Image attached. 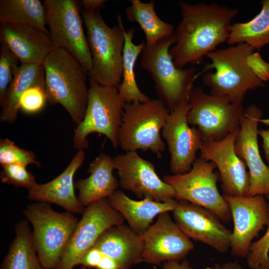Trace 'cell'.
I'll list each match as a JSON object with an SVG mask.
<instances>
[{
	"instance_id": "obj_15",
	"label": "cell",
	"mask_w": 269,
	"mask_h": 269,
	"mask_svg": "<svg viewBox=\"0 0 269 269\" xmlns=\"http://www.w3.org/2000/svg\"><path fill=\"white\" fill-rule=\"evenodd\" d=\"M188 101L170 112L162 129V136L170 154L169 166L173 174H184L191 169L196 152L200 150L203 142L198 129L190 127L187 122Z\"/></svg>"
},
{
	"instance_id": "obj_28",
	"label": "cell",
	"mask_w": 269,
	"mask_h": 269,
	"mask_svg": "<svg viewBox=\"0 0 269 269\" xmlns=\"http://www.w3.org/2000/svg\"><path fill=\"white\" fill-rule=\"evenodd\" d=\"M0 23L28 25L50 36L45 9L39 0H0Z\"/></svg>"
},
{
	"instance_id": "obj_7",
	"label": "cell",
	"mask_w": 269,
	"mask_h": 269,
	"mask_svg": "<svg viewBox=\"0 0 269 269\" xmlns=\"http://www.w3.org/2000/svg\"><path fill=\"white\" fill-rule=\"evenodd\" d=\"M89 98L83 120L75 129L73 145L75 149L88 146V136L97 133L105 135L114 148L120 146L119 132L126 103L118 88L102 86L89 78Z\"/></svg>"
},
{
	"instance_id": "obj_43",
	"label": "cell",
	"mask_w": 269,
	"mask_h": 269,
	"mask_svg": "<svg viewBox=\"0 0 269 269\" xmlns=\"http://www.w3.org/2000/svg\"><path fill=\"white\" fill-rule=\"evenodd\" d=\"M260 123L263 124L264 125L267 126L268 128V130L269 131V118L268 119H261L260 120Z\"/></svg>"
},
{
	"instance_id": "obj_22",
	"label": "cell",
	"mask_w": 269,
	"mask_h": 269,
	"mask_svg": "<svg viewBox=\"0 0 269 269\" xmlns=\"http://www.w3.org/2000/svg\"><path fill=\"white\" fill-rule=\"evenodd\" d=\"M94 247L115 260L120 269H130L142 262V235L124 224L113 226L103 232Z\"/></svg>"
},
{
	"instance_id": "obj_8",
	"label": "cell",
	"mask_w": 269,
	"mask_h": 269,
	"mask_svg": "<svg viewBox=\"0 0 269 269\" xmlns=\"http://www.w3.org/2000/svg\"><path fill=\"white\" fill-rule=\"evenodd\" d=\"M23 213L32 226L33 241L41 263L48 269H55L78 219L71 212L54 211L44 202L29 204Z\"/></svg>"
},
{
	"instance_id": "obj_41",
	"label": "cell",
	"mask_w": 269,
	"mask_h": 269,
	"mask_svg": "<svg viewBox=\"0 0 269 269\" xmlns=\"http://www.w3.org/2000/svg\"><path fill=\"white\" fill-rule=\"evenodd\" d=\"M259 135L262 139V146L266 160L269 164V131L261 129L259 131Z\"/></svg>"
},
{
	"instance_id": "obj_4",
	"label": "cell",
	"mask_w": 269,
	"mask_h": 269,
	"mask_svg": "<svg viewBox=\"0 0 269 269\" xmlns=\"http://www.w3.org/2000/svg\"><path fill=\"white\" fill-rule=\"evenodd\" d=\"M43 64L47 101L61 105L78 125L88 103V73L70 53L60 48L53 50Z\"/></svg>"
},
{
	"instance_id": "obj_36",
	"label": "cell",
	"mask_w": 269,
	"mask_h": 269,
	"mask_svg": "<svg viewBox=\"0 0 269 269\" xmlns=\"http://www.w3.org/2000/svg\"><path fill=\"white\" fill-rule=\"evenodd\" d=\"M247 64L253 73L261 81L269 80V63L264 60L259 51H254L247 59Z\"/></svg>"
},
{
	"instance_id": "obj_19",
	"label": "cell",
	"mask_w": 269,
	"mask_h": 269,
	"mask_svg": "<svg viewBox=\"0 0 269 269\" xmlns=\"http://www.w3.org/2000/svg\"><path fill=\"white\" fill-rule=\"evenodd\" d=\"M142 236V262L149 264L182 261L194 248L190 238L172 219L169 212L158 215L156 222Z\"/></svg>"
},
{
	"instance_id": "obj_23",
	"label": "cell",
	"mask_w": 269,
	"mask_h": 269,
	"mask_svg": "<svg viewBox=\"0 0 269 269\" xmlns=\"http://www.w3.org/2000/svg\"><path fill=\"white\" fill-rule=\"evenodd\" d=\"M108 199L112 207L123 215L129 226L139 235L146 232L156 216L173 211L178 202L173 199L160 202L148 197L134 200L120 190H116Z\"/></svg>"
},
{
	"instance_id": "obj_16",
	"label": "cell",
	"mask_w": 269,
	"mask_h": 269,
	"mask_svg": "<svg viewBox=\"0 0 269 269\" xmlns=\"http://www.w3.org/2000/svg\"><path fill=\"white\" fill-rule=\"evenodd\" d=\"M262 111L255 105L245 110L235 141V151L249 170L250 185L246 196L269 194V167L265 163L258 145V126Z\"/></svg>"
},
{
	"instance_id": "obj_21",
	"label": "cell",
	"mask_w": 269,
	"mask_h": 269,
	"mask_svg": "<svg viewBox=\"0 0 269 269\" xmlns=\"http://www.w3.org/2000/svg\"><path fill=\"white\" fill-rule=\"evenodd\" d=\"M85 158L83 149L79 150L65 170L50 181L36 183L28 190L31 200L54 203L72 213H83L85 209L76 197L74 176Z\"/></svg>"
},
{
	"instance_id": "obj_26",
	"label": "cell",
	"mask_w": 269,
	"mask_h": 269,
	"mask_svg": "<svg viewBox=\"0 0 269 269\" xmlns=\"http://www.w3.org/2000/svg\"><path fill=\"white\" fill-rule=\"evenodd\" d=\"M15 238L4 258L0 269H48L41 263L28 220L18 222Z\"/></svg>"
},
{
	"instance_id": "obj_14",
	"label": "cell",
	"mask_w": 269,
	"mask_h": 269,
	"mask_svg": "<svg viewBox=\"0 0 269 269\" xmlns=\"http://www.w3.org/2000/svg\"><path fill=\"white\" fill-rule=\"evenodd\" d=\"M113 160L123 189L132 192L140 199L148 197L160 202L175 199L174 189L159 177L154 164L136 151L118 154Z\"/></svg>"
},
{
	"instance_id": "obj_11",
	"label": "cell",
	"mask_w": 269,
	"mask_h": 269,
	"mask_svg": "<svg viewBox=\"0 0 269 269\" xmlns=\"http://www.w3.org/2000/svg\"><path fill=\"white\" fill-rule=\"evenodd\" d=\"M46 23L55 47L70 53L88 73L92 58L83 28L79 2L75 0H44Z\"/></svg>"
},
{
	"instance_id": "obj_25",
	"label": "cell",
	"mask_w": 269,
	"mask_h": 269,
	"mask_svg": "<svg viewBox=\"0 0 269 269\" xmlns=\"http://www.w3.org/2000/svg\"><path fill=\"white\" fill-rule=\"evenodd\" d=\"M35 85L45 86L43 64H21L13 67V79L6 93L0 114V122L14 123L19 108V99L28 88Z\"/></svg>"
},
{
	"instance_id": "obj_27",
	"label": "cell",
	"mask_w": 269,
	"mask_h": 269,
	"mask_svg": "<svg viewBox=\"0 0 269 269\" xmlns=\"http://www.w3.org/2000/svg\"><path fill=\"white\" fill-rule=\"evenodd\" d=\"M130 1L131 5L125 10L126 16L129 21L139 24L145 34L146 44H153L175 33L173 25L157 15L154 0L148 2L140 0Z\"/></svg>"
},
{
	"instance_id": "obj_29",
	"label": "cell",
	"mask_w": 269,
	"mask_h": 269,
	"mask_svg": "<svg viewBox=\"0 0 269 269\" xmlns=\"http://www.w3.org/2000/svg\"><path fill=\"white\" fill-rule=\"evenodd\" d=\"M135 30L131 28L124 30L125 44L123 53V76L122 82L118 87L119 93L126 103L139 102L144 103L150 98L139 89L135 80L134 67L138 56L145 45L143 41L138 44L133 40Z\"/></svg>"
},
{
	"instance_id": "obj_38",
	"label": "cell",
	"mask_w": 269,
	"mask_h": 269,
	"mask_svg": "<svg viewBox=\"0 0 269 269\" xmlns=\"http://www.w3.org/2000/svg\"><path fill=\"white\" fill-rule=\"evenodd\" d=\"M107 1L105 0H82L81 2L83 9L88 11H95L104 8Z\"/></svg>"
},
{
	"instance_id": "obj_2",
	"label": "cell",
	"mask_w": 269,
	"mask_h": 269,
	"mask_svg": "<svg viewBox=\"0 0 269 269\" xmlns=\"http://www.w3.org/2000/svg\"><path fill=\"white\" fill-rule=\"evenodd\" d=\"M255 49L246 43L214 50L207 54L211 63L197 74L203 73V82L210 90V94L223 97L233 104H242L248 91L263 87L265 83L252 72L247 62Z\"/></svg>"
},
{
	"instance_id": "obj_20",
	"label": "cell",
	"mask_w": 269,
	"mask_h": 269,
	"mask_svg": "<svg viewBox=\"0 0 269 269\" xmlns=\"http://www.w3.org/2000/svg\"><path fill=\"white\" fill-rule=\"evenodd\" d=\"M0 41L21 64H43L56 48L50 36L45 33L28 25L13 23L0 24Z\"/></svg>"
},
{
	"instance_id": "obj_5",
	"label": "cell",
	"mask_w": 269,
	"mask_h": 269,
	"mask_svg": "<svg viewBox=\"0 0 269 269\" xmlns=\"http://www.w3.org/2000/svg\"><path fill=\"white\" fill-rule=\"evenodd\" d=\"M176 42L175 33L152 45H145L141 52L140 67L150 74L155 91L166 107L172 111L189 100L194 87L196 68H177L169 53Z\"/></svg>"
},
{
	"instance_id": "obj_9",
	"label": "cell",
	"mask_w": 269,
	"mask_h": 269,
	"mask_svg": "<svg viewBox=\"0 0 269 269\" xmlns=\"http://www.w3.org/2000/svg\"><path fill=\"white\" fill-rule=\"evenodd\" d=\"M188 102L187 122L197 126L203 141H219L239 130L245 112L242 104L206 94L199 86L193 87Z\"/></svg>"
},
{
	"instance_id": "obj_34",
	"label": "cell",
	"mask_w": 269,
	"mask_h": 269,
	"mask_svg": "<svg viewBox=\"0 0 269 269\" xmlns=\"http://www.w3.org/2000/svg\"><path fill=\"white\" fill-rule=\"evenodd\" d=\"M0 49V105L2 106L8 88L13 79V67L19 60L3 44Z\"/></svg>"
},
{
	"instance_id": "obj_6",
	"label": "cell",
	"mask_w": 269,
	"mask_h": 269,
	"mask_svg": "<svg viewBox=\"0 0 269 269\" xmlns=\"http://www.w3.org/2000/svg\"><path fill=\"white\" fill-rule=\"evenodd\" d=\"M169 111L159 99L126 103L119 132L122 149L126 152L149 150L160 155L165 148L160 131Z\"/></svg>"
},
{
	"instance_id": "obj_33",
	"label": "cell",
	"mask_w": 269,
	"mask_h": 269,
	"mask_svg": "<svg viewBox=\"0 0 269 269\" xmlns=\"http://www.w3.org/2000/svg\"><path fill=\"white\" fill-rule=\"evenodd\" d=\"M1 166L0 178L3 183L24 187L27 190L37 183L35 177L27 170L24 165L14 163Z\"/></svg>"
},
{
	"instance_id": "obj_42",
	"label": "cell",
	"mask_w": 269,
	"mask_h": 269,
	"mask_svg": "<svg viewBox=\"0 0 269 269\" xmlns=\"http://www.w3.org/2000/svg\"><path fill=\"white\" fill-rule=\"evenodd\" d=\"M214 269H242V267L237 261L227 262L222 266L218 264H215Z\"/></svg>"
},
{
	"instance_id": "obj_30",
	"label": "cell",
	"mask_w": 269,
	"mask_h": 269,
	"mask_svg": "<svg viewBox=\"0 0 269 269\" xmlns=\"http://www.w3.org/2000/svg\"><path fill=\"white\" fill-rule=\"evenodd\" d=\"M261 4V11L251 20L232 24L228 44L246 43L255 50L269 45V0H262Z\"/></svg>"
},
{
	"instance_id": "obj_40",
	"label": "cell",
	"mask_w": 269,
	"mask_h": 269,
	"mask_svg": "<svg viewBox=\"0 0 269 269\" xmlns=\"http://www.w3.org/2000/svg\"><path fill=\"white\" fill-rule=\"evenodd\" d=\"M96 269H120L117 262L110 257L104 255Z\"/></svg>"
},
{
	"instance_id": "obj_39",
	"label": "cell",
	"mask_w": 269,
	"mask_h": 269,
	"mask_svg": "<svg viewBox=\"0 0 269 269\" xmlns=\"http://www.w3.org/2000/svg\"><path fill=\"white\" fill-rule=\"evenodd\" d=\"M163 269H193L189 262L184 260L181 263L178 261H169L164 263Z\"/></svg>"
},
{
	"instance_id": "obj_10",
	"label": "cell",
	"mask_w": 269,
	"mask_h": 269,
	"mask_svg": "<svg viewBox=\"0 0 269 269\" xmlns=\"http://www.w3.org/2000/svg\"><path fill=\"white\" fill-rule=\"evenodd\" d=\"M216 166L200 157L196 159L191 169L182 174L167 175L162 180L175 191L176 200L186 201L205 208L225 223L232 219L228 202L218 191Z\"/></svg>"
},
{
	"instance_id": "obj_32",
	"label": "cell",
	"mask_w": 269,
	"mask_h": 269,
	"mask_svg": "<svg viewBox=\"0 0 269 269\" xmlns=\"http://www.w3.org/2000/svg\"><path fill=\"white\" fill-rule=\"evenodd\" d=\"M266 198L269 206V194ZM247 261L250 269H269V223L264 235L252 243Z\"/></svg>"
},
{
	"instance_id": "obj_1",
	"label": "cell",
	"mask_w": 269,
	"mask_h": 269,
	"mask_svg": "<svg viewBox=\"0 0 269 269\" xmlns=\"http://www.w3.org/2000/svg\"><path fill=\"white\" fill-rule=\"evenodd\" d=\"M178 3L181 19L169 53L175 66L182 69L188 64L200 63L218 45L227 42L232 20L239 10L214 3L180 0Z\"/></svg>"
},
{
	"instance_id": "obj_18",
	"label": "cell",
	"mask_w": 269,
	"mask_h": 269,
	"mask_svg": "<svg viewBox=\"0 0 269 269\" xmlns=\"http://www.w3.org/2000/svg\"><path fill=\"white\" fill-rule=\"evenodd\" d=\"M238 131L219 141H204L200 150V157L213 162L218 168L223 195L246 196L249 188L247 166L235 151Z\"/></svg>"
},
{
	"instance_id": "obj_31",
	"label": "cell",
	"mask_w": 269,
	"mask_h": 269,
	"mask_svg": "<svg viewBox=\"0 0 269 269\" xmlns=\"http://www.w3.org/2000/svg\"><path fill=\"white\" fill-rule=\"evenodd\" d=\"M0 163L1 166L14 163L40 165L33 151L20 148L8 138L0 140Z\"/></svg>"
},
{
	"instance_id": "obj_3",
	"label": "cell",
	"mask_w": 269,
	"mask_h": 269,
	"mask_svg": "<svg viewBox=\"0 0 269 269\" xmlns=\"http://www.w3.org/2000/svg\"><path fill=\"white\" fill-rule=\"evenodd\" d=\"M81 13L92 58V67L88 77L100 85L118 88L122 80L125 44L121 16L118 15V24L111 27L100 10L82 8Z\"/></svg>"
},
{
	"instance_id": "obj_37",
	"label": "cell",
	"mask_w": 269,
	"mask_h": 269,
	"mask_svg": "<svg viewBox=\"0 0 269 269\" xmlns=\"http://www.w3.org/2000/svg\"><path fill=\"white\" fill-rule=\"evenodd\" d=\"M103 254L98 248L93 246L82 256L79 265L85 268H96L99 265Z\"/></svg>"
},
{
	"instance_id": "obj_24",
	"label": "cell",
	"mask_w": 269,
	"mask_h": 269,
	"mask_svg": "<svg viewBox=\"0 0 269 269\" xmlns=\"http://www.w3.org/2000/svg\"><path fill=\"white\" fill-rule=\"evenodd\" d=\"M114 169L113 158L104 153L90 164L89 176L79 180L75 185L79 190L78 198L83 206L108 198L117 190L119 183L113 174Z\"/></svg>"
},
{
	"instance_id": "obj_17",
	"label": "cell",
	"mask_w": 269,
	"mask_h": 269,
	"mask_svg": "<svg viewBox=\"0 0 269 269\" xmlns=\"http://www.w3.org/2000/svg\"><path fill=\"white\" fill-rule=\"evenodd\" d=\"M173 212L175 222L189 238L205 244L221 254L230 248L232 231L211 211L180 200Z\"/></svg>"
},
{
	"instance_id": "obj_13",
	"label": "cell",
	"mask_w": 269,
	"mask_h": 269,
	"mask_svg": "<svg viewBox=\"0 0 269 269\" xmlns=\"http://www.w3.org/2000/svg\"><path fill=\"white\" fill-rule=\"evenodd\" d=\"M223 196L229 205L233 222L230 238L232 254L236 257H245L254 238L269 223L268 202L264 195Z\"/></svg>"
},
{
	"instance_id": "obj_12",
	"label": "cell",
	"mask_w": 269,
	"mask_h": 269,
	"mask_svg": "<svg viewBox=\"0 0 269 269\" xmlns=\"http://www.w3.org/2000/svg\"><path fill=\"white\" fill-rule=\"evenodd\" d=\"M125 221L123 215L112 207L108 198L87 206L55 269H73L103 232L113 226L124 224Z\"/></svg>"
},
{
	"instance_id": "obj_35",
	"label": "cell",
	"mask_w": 269,
	"mask_h": 269,
	"mask_svg": "<svg viewBox=\"0 0 269 269\" xmlns=\"http://www.w3.org/2000/svg\"><path fill=\"white\" fill-rule=\"evenodd\" d=\"M47 101L45 86L35 85L25 90L19 99V108L24 113L34 114L41 111Z\"/></svg>"
}]
</instances>
